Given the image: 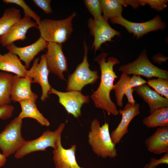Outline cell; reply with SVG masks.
Masks as SVG:
<instances>
[{
    "label": "cell",
    "mask_w": 168,
    "mask_h": 168,
    "mask_svg": "<svg viewBox=\"0 0 168 168\" xmlns=\"http://www.w3.org/2000/svg\"><path fill=\"white\" fill-rule=\"evenodd\" d=\"M161 164H168V153L165 154L162 157L159 159L152 158L149 163L146 164L144 168H155Z\"/></svg>",
    "instance_id": "1f68e13d"
},
{
    "label": "cell",
    "mask_w": 168,
    "mask_h": 168,
    "mask_svg": "<svg viewBox=\"0 0 168 168\" xmlns=\"http://www.w3.org/2000/svg\"><path fill=\"white\" fill-rule=\"evenodd\" d=\"M140 113V105L138 103L132 104L128 102L123 110L119 111V113L122 115L121 121L110 134L111 139L115 145L119 143L123 137L128 133L129 124Z\"/></svg>",
    "instance_id": "9a60e30c"
},
{
    "label": "cell",
    "mask_w": 168,
    "mask_h": 168,
    "mask_svg": "<svg viewBox=\"0 0 168 168\" xmlns=\"http://www.w3.org/2000/svg\"><path fill=\"white\" fill-rule=\"evenodd\" d=\"M84 2L89 12L93 16L94 20H98L102 17L100 0H85Z\"/></svg>",
    "instance_id": "f1b7e54d"
},
{
    "label": "cell",
    "mask_w": 168,
    "mask_h": 168,
    "mask_svg": "<svg viewBox=\"0 0 168 168\" xmlns=\"http://www.w3.org/2000/svg\"><path fill=\"white\" fill-rule=\"evenodd\" d=\"M32 81V77L28 74L24 77L14 75L11 93V100L19 102L29 100L36 103L38 96L31 90Z\"/></svg>",
    "instance_id": "5bb4252c"
},
{
    "label": "cell",
    "mask_w": 168,
    "mask_h": 168,
    "mask_svg": "<svg viewBox=\"0 0 168 168\" xmlns=\"http://www.w3.org/2000/svg\"><path fill=\"white\" fill-rule=\"evenodd\" d=\"M49 94H54L58 97V102L65 108L68 114L74 118L81 116V109L83 105L88 104L90 97L83 94L81 91H71L61 92L51 87Z\"/></svg>",
    "instance_id": "ba28073f"
},
{
    "label": "cell",
    "mask_w": 168,
    "mask_h": 168,
    "mask_svg": "<svg viewBox=\"0 0 168 168\" xmlns=\"http://www.w3.org/2000/svg\"><path fill=\"white\" fill-rule=\"evenodd\" d=\"M84 54L82 62L77 67L74 71L68 77L66 91H81L86 85L96 83L99 78L98 72L89 68L87 54L88 48L85 41L83 42Z\"/></svg>",
    "instance_id": "8992f818"
},
{
    "label": "cell",
    "mask_w": 168,
    "mask_h": 168,
    "mask_svg": "<svg viewBox=\"0 0 168 168\" xmlns=\"http://www.w3.org/2000/svg\"><path fill=\"white\" fill-rule=\"evenodd\" d=\"M40 58L35 59L31 68L28 70L26 74L32 77V83H37L40 86L42 89V94L40 100L45 101L49 98V92L51 87L48 80L49 71L47 65L45 54L42 55Z\"/></svg>",
    "instance_id": "7c38bea8"
},
{
    "label": "cell",
    "mask_w": 168,
    "mask_h": 168,
    "mask_svg": "<svg viewBox=\"0 0 168 168\" xmlns=\"http://www.w3.org/2000/svg\"><path fill=\"white\" fill-rule=\"evenodd\" d=\"M110 21L113 24H119L124 26L129 33H132L136 36L137 39L151 31L163 30L166 26L165 22L161 21V17L159 15L150 21L142 23L130 21L122 16L110 19Z\"/></svg>",
    "instance_id": "9c48e42d"
},
{
    "label": "cell",
    "mask_w": 168,
    "mask_h": 168,
    "mask_svg": "<svg viewBox=\"0 0 168 168\" xmlns=\"http://www.w3.org/2000/svg\"><path fill=\"white\" fill-rule=\"evenodd\" d=\"M133 88L129 86L126 90L124 94L127 98L128 102L132 104H134L135 103V101L133 95Z\"/></svg>",
    "instance_id": "e575fe53"
},
{
    "label": "cell",
    "mask_w": 168,
    "mask_h": 168,
    "mask_svg": "<svg viewBox=\"0 0 168 168\" xmlns=\"http://www.w3.org/2000/svg\"><path fill=\"white\" fill-rule=\"evenodd\" d=\"M0 70L12 72L20 77H24L28 71L17 56L10 52L0 54Z\"/></svg>",
    "instance_id": "ffe728a7"
},
{
    "label": "cell",
    "mask_w": 168,
    "mask_h": 168,
    "mask_svg": "<svg viewBox=\"0 0 168 168\" xmlns=\"http://www.w3.org/2000/svg\"><path fill=\"white\" fill-rule=\"evenodd\" d=\"M147 83V81L142 79L139 75L135 74H133L129 78L128 82L129 86L132 88Z\"/></svg>",
    "instance_id": "836d02e7"
},
{
    "label": "cell",
    "mask_w": 168,
    "mask_h": 168,
    "mask_svg": "<svg viewBox=\"0 0 168 168\" xmlns=\"http://www.w3.org/2000/svg\"><path fill=\"white\" fill-rule=\"evenodd\" d=\"M100 2L105 18L109 20L122 16L123 6L119 0H101Z\"/></svg>",
    "instance_id": "d4e9b609"
},
{
    "label": "cell",
    "mask_w": 168,
    "mask_h": 168,
    "mask_svg": "<svg viewBox=\"0 0 168 168\" xmlns=\"http://www.w3.org/2000/svg\"><path fill=\"white\" fill-rule=\"evenodd\" d=\"M118 70L128 75L135 74L149 78L156 77L168 79V71L153 64L149 59L145 49L135 60L121 66Z\"/></svg>",
    "instance_id": "52a82bcc"
},
{
    "label": "cell",
    "mask_w": 168,
    "mask_h": 168,
    "mask_svg": "<svg viewBox=\"0 0 168 168\" xmlns=\"http://www.w3.org/2000/svg\"><path fill=\"white\" fill-rule=\"evenodd\" d=\"M47 44L48 42L40 37L35 42L27 46L18 47L13 43L6 48L9 52L18 55L20 59L24 62L27 69L35 56L46 48Z\"/></svg>",
    "instance_id": "2e32d148"
},
{
    "label": "cell",
    "mask_w": 168,
    "mask_h": 168,
    "mask_svg": "<svg viewBox=\"0 0 168 168\" xmlns=\"http://www.w3.org/2000/svg\"><path fill=\"white\" fill-rule=\"evenodd\" d=\"M144 143L150 152L158 155L168 153V127H158Z\"/></svg>",
    "instance_id": "ac0fdd59"
},
{
    "label": "cell",
    "mask_w": 168,
    "mask_h": 168,
    "mask_svg": "<svg viewBox=\"0 0 168 168\" xmlns=\"http://www.w3.org/2000/svg\"><path fill=\"white\" fill-rule=\"evenodd\" d=\"M87 25L90 33L94 37L92 45L95 51L99 49L101 45L107 41H111L115 36H119L120 32L113 29L108 23V20L102 16L99 19L95 20L93 18H89Z\"/></svg>",
    "instance_id": "30bf717a"
},
{
    "label": "cell",
    "mask_w": 168,
    "mask_h": 168,
    "mask_svg": "<svg viewBox=\"0 0 168 168\" xmlns=\"http://www.w3.org/2000/svg\"><path fill=\"white\" fill-rule=\"evenodd\" d=\"M88 137L89 145L98 157L106 158L117 156L115 145L111 139L108 123L105 122L100 126L97 119H94L91 122Z\"/></svg>",
    "instance_id": "7a4b0ae2"
},
{
    "label": "cell",
    "mask_w": 168,
    "mask_h": 168,
    "mask_svg": "<svg viewBox=\"0 0 168 168\" xmlns=\"http://www.w3.org/2000/svg\"><path fill=\"white\" fill-rule=\"evenodd\" d=\"M168 1L166 0H139L140 5L144 6L148 4L152 9L158 11L162 10L167 7Z\"/></svg>",
    "instance_id": "f546056e"
},
{
    "label": "cell",
    "mask_w": 168,
    "mask_h": 168,
    "mask_svg": "<svg viewBox=\"0 0 168 168\" xmlns=\"http://www.w3.org/2000/svg\"><path fill=\"white\" fill-rule=\"evenodd\" d=\"M107 55V53H102L94 59V61L100 67V81L98 88L90 97L96 107L105 110L108 115L117 116L119 114V110L116 105L111 100L110 94L114 86V82L118 77L113 67L120 62L117 58L113 57H109L106 61Z\"/></svg>",
    "instance_id": "6da1fadb"
},
{
    "label": "cell",
    "mask_w": 168,
    "mask_h": 168,
    "mask_svg": "<svg viewBox=\"0 0 168 168\" xmlns=\"http://www.w3.org/2000/svg\"><path fill=\"white\" fill-rule=\"evenodd\" d=\"M22 123V119L18 116L0 133V148L6 157L15 154L26 142L21 133Z\"/></svg>",
    "instance_id": "277c9868"
},
{
    "label": "cell",
    "mask_w": 168,
    "mask_h": 168,
    "mask_svg": "<svg viewBox=\"0 0 168 168\" xmlns=\"http://www.w3.org/2000/svg\"><path fill=\"white\" fill-rule=\"evenodd\" d=\"M34 3L42 10L47 14H50L53 11L50 6L51 0H33Z\"/></svg>",
    "instance_id": "4dcf8cb0"
},
{
    "label": "cell",
    "mask_w": 168,
    "mask_h": 168,
    "mask_svg": "<svg viewBox=\"0 0 168 168\" xmlns=\"http://www.w3.org/2000/svg\"><path fill=\"white\" fill-rule=\"evenodd\" d=\"M14 75L6 72H0V107L9 105Z\"/></svg>",
    "instance_id": "603a6c76"
},
{
    "label": "cell",
    "mask_w": 168,
    "mask_h": 168,
    "mask_svg": "<svg viewBox=\"0 0 168 168\" xmlns=\"http://www.w3.org/2000/svg\"><path fill=\"white\" fill-rule=\"evenodd\" d=\"M65 124L61 123L54 131L48 129L35 139L26 141L22 147L15 154L14 156L20 159L32 152L38 151H46L48 147L55 149L58 142L61 140V135Z\"/></svg>",
    "instance_id": "5b68a950"
},
{
    "label": "cell",
    "mask_w": 168,
    "mask_h": 168,
    "mask_svg": "<svg viewBox=\"0 0 168 168\" xmlns=\"http://www.w3.org/2000/svg\"><path fill=\"white\" fill-rule=\"evenodd\" d=\"M1 17L0 16V18Z\"/></svg>",
    "instance_id": "74e56055"
},
{
    "label": "cell",
    "mask_w": 168,
    "mask_h": 168,
    "mask_svg": "<svg viewBox=\"0 0 168 168\" xmlns=\"http://www.w3.org/2000/svg\"><path fill=\"white\" fill-rule=\"evenodd\" d=\"M46 49L47 51L45 54L49 72L66 81L63 73L68 71V62L63 51L62 44L48 43Z\"/></svg>",
    "instance_id": "8fae6325"
},
{
    "label": "cell",
    "mask_w": 168,
    "mask_h": 168,
    "mask_svg": "<svg viewBox=\"0 0 168 168\" xmlns=\"http://www.w3.org/2000/svg\"><path fill=\"white\" fill-rule=\"evenodd\" d=\"M31 18L24 16L14 24L4 35L0 37V43L5 47L17 40L24 41L26 39L27 31L32 27H38V24Z\"/></svg>",
    "instance_id": "4fadbf2b"
},
{
    "label": "cell",
    "mask_w": 168,
    "mask_h": 168,
    "mask_svg": "<svg viewBox=\"0 0 168 168\" xmlns=\"http://www.w3.org/2000/svg\"><path fill=\"white\" fill-rule=\"evenodd\" d=\"M3 2L5 4H14L19 6L23 10L24 16L32 18L35 20L38 25L41 19L40 16L30 7L23 0H3Z\"/></svg>",
    "instance_id": "83f0119b"
},
{
    "label": "cell",
    "mask_w": 168,
    "mask_h": 168,
    "mask_svg": "<svg viewBox=\"0 0 168 168\" xmlns=\"http://www.w3.org/2000/svg\"><path fill=\"white\" fill-rule=\"evenodd\" d=\"M130 77L126 73L122 72L120 78L114 85L113 90L114 91L117 105L121 107L123 106V100L125 92L128 85Z\"/></svg>",
    "instance_id": "484cf974"
},
{
    "label": "cell",
    "mask_w": 168,
    "mask_h": 168,
    "mask_svg": "<svg viewBox=\"0 0 168 168\" xmlns=\"http://www.w3.org/2000/svg\"><path fill=\"white\" fill-rule=\"evenodd\" d=\"M21 18L19 10L13 7L6 8L0 18V37Z\"/></svg>",
    "instance_id": "cb8c5ba5"
},
{
    "label": "cell",
    "mask_w": 168,
    "mask_h": 168,
    "mask_svg": "<svg viewBox=\"0 0 168 168\" xmlns=\"http://www.w3.org/2000/svg\"><path fill=\"white\" fill-rule=\"evenodd\" d=\"M21 111L18 116L23 119L30 118L36 120L41 125L48 127L50 125L49 120L38 110L35 102L31 100H25L19 102Z\"/></svg>",
    "instance_id": "44dd1931"
},
{
    "label": "cell",
    "mask_w": 168,
    "mask_h": 168,
    "mask_svg": "<svg viewBox=\"0 0 168 168\" xmlns=\"http://www.w3.org/2000/svg\"><path fill=\"white\" fill-rule=\"evenodd\" d=\"M147 83L160 95L168 99V79L158 78L148 79Z\"/></svg>",
    "instance_id": "4316f807"
},
{
    "label": "cell",
    "mask_w": 168,
    "mask_h": 168,
    "mask_svg": "<svg viewBox=\"0 0 168 168\" xmlns=\"http://www.w3.org/2000/svg\"><path fill=\"white\" fill-rule=\"evenodd\" d=\"M7 161V157L3 154L0 153V168L5 164Z\"/></svg>",
    "instance_id": "8d00e7d4"
},
{
    "label": "cell",
    "mask_w": 168,
    "mask_h": 168,
    "mask_svg": "<svg viewBox=\"0 0 168 168\" xmlns=\"http://www.w3.org/2000/svg\"><path fill=\"white\" fill-rule=\"evenodd\" d=\"M133 88L134 91L148 104L150 114L157 109L168 107V99L152 90L147 84Z\"/></svg>",
    "instance_id": "d6986e66"
},
{
    "label": "cell",
    "mask_w": 168,
    "mask_h": 168,
    "mask_svg": "<svg viewBox=\"0 0 168 168\" xmlns=\"http://www.w3.org/2000/svg\"><path fill=\"white\" fill-rule=\"evenodd\" d=\"M14 109L13 106L10 104L0 107V119L6 120L10 118Z\"/></svg>",
    "instance_id": "d6a6232c"
},
{
    "label": "cell",
    "mask_w": 168,
    "mask_h": 168,
    "mask_svg": "<svg viewBox=\"0 0 168 168\" xmlns=\"http://www.w3.org/2000/svg\"><path fill=\"white\" fill-rule=\"evenodd\" d=\"M74 12L65 19L54 20L44 19L41 20L38 25L40 37L48 43L62 44L69 38L73 31L72 22L76 16Z\"/></svg>",
    "instance_id": "3957f363"
},
{
    "label": "cell",
    "mask_w": 168,
    "mask_h": 168,
    "mask_svg": "<svg viewBox=\"0 0 168 168\" xmlns=\"http://www.w3.org/2000/svg\"><path fill=\"white\" fill-rule=\"evenodd\" d=\"M142 123L149 128L168 127V107L156 110L145 117Z\"/></svg>",
    "instance_id": "7402d4cb"
},
{
    "label": "cell",
    "mask_w": 168,
    "mask_h": 168,
    "mask_svg": "<svg viewBox=\"0 0 168 168\" xmlns=\"http://www.w3.org/2000/svg\"><path fill=\"white\" fill-rule=\"evenodd\" d=\"M153 61L159 64H161L163 62H166L167 58L162 54H156L153 57Z\"/></svg>",
    "instance_id": "d590c367"
},
{
    "label": "cell",
    "mask_w": 168,
    "mask_h": 168,
    "mask_svg": "<svg viewBox=\"0 0 168 168\" xmlns=\"http://www.w3.org/2000/svg\"><path fill=\"white\" fill-rule=\"evenodd\" d=\"M76 150V145L65 149L62 146L61 140L59 141L53 151L55 168H85L79 166L77 162L75 156Z\"/></svg>",
    "instance_id": "e0dca14e"
}]
</instances>
